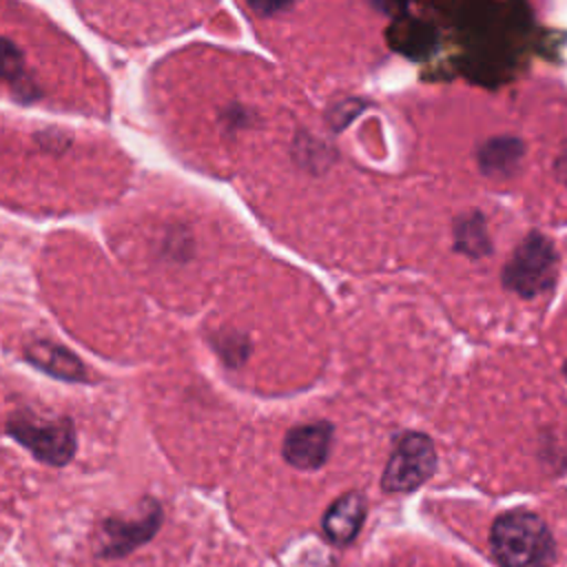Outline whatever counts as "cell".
<instances>
[{"label":"cell","instance_id":"30bf717a","mask_svg":"<svg viewBox=\"0 0 567 567\" xmlns=\"http://www.w3.org/2000/svg\"><path fill=\"white\" fill-rule=\"evenodd\" d=\"M20 78H22V53L13 42H9L7 38H0V80L18 82Z\"/></svg>","mask_w":567,"mask_h":567},{"label":"cell","instance_id":"4fadbf2b","mask_svg":"<svg viewBox=\"0 0 567 567\" xmlns=\"http://www.w3.org/2000/svg\"><path fill=\"white\" fill-rule=\"evenodd\" d=\"M565 372H567V365H565Z\"/></svg>","mask_w":567,"mask_h":567},{"label":"cell","instance_id":"5b68a950","mask_svg":"<svg viewBox=\"0 0 567 567\" xmlns=\"http://www.w3.org/2000/svg\"><path fill=\"white\" fill-rule=\"evenodd\" d=\"M434 467V452L430 443L419 434L403 436L385 467L383 474V487L390 492H405L414 489L419 483H423Z\"/></svg>","mask_w":567,"mask_h":567},{"label":"cell","instance_id":"52a82bcc","mask_svg":"<svg viewBox=\"0 0 567 567\" xmlns=\"http://www.w3.org/2000/svg\"><path fill=\"white\" fill-rule=\"evenodd\" d=\"M365 518V498L359 492L339 496L323 514L321 529L334 545H348L357 538Z\"/></svg>","mask_w":567,"mask_h":567},{"label":"cell","instance_id":"8fae6325","mask_svg":"<svg viewBox=\"0 0 567 567\" xmlns=\"http://www.w3.org/2000/svg\"><path fill=\"white\" fill-rule=\"evenodd\" d=\"M470 233H465V230H461L458 228V246L461 248H465L467 246V241H472L474 244V252L478 250L481 252V246L478 244H485L487 241V237H485V233H483V221H481V217H474L472 221H470Z\"/></svg>","mask_w":567,"mask_h":567},{"label":"cell","instance_id":"6da1fadb","mask_svg":"<svg viewBox=\"0 0 567 567\" xmlns=\"http://www.w3.org/2000/svg\"><path fill=\"white\" fill-rule=\"evenodd\" d=\"M489 545L501 567H547L554 560L549 525L525 509L501 514L492 525Z\"/></svg>","mask_w":567,"mask_h":567},{"label":"cell","instance_id":"7c38bea8","mask_svg":"<svg viewBox=\"0 0 567 567\" xmlns=\"http://www.w3.org/2000/svg\"><path fill=\"white\" fill-rule=\"evenodd\" d=\"M246 2H248V7H250L255 13H259V16H270V13L279 11V9L290 7V4L297 2V0H246Z\"/></svg>","mask_w":567,"mask_h":567},{"label":"cell","instance_id":"277c9868","mask_svg":"<svg viewBox=\"0 0 567 567\" xmlns=\"http://www.w3.org/2000/svg\"><path fill=\"white\" fill-rule=\"evenodd\" d=\"M556 270V255L543 235H529L512 255L505 266V284L523 295L534 297L551 288Z\"/></svg>","mask_w":567,"mask_h":567},{"label":"cell","instance_id":"7a4b0ae2","mask_svg":"<svg viewBox=\"0 0 567 567\" xmlns=\"http://www.w3.org/2000/svg\"><path fill=\"white\" fill-rule=\"evenodd\" d=\"M7 434L49 465H66L75 454V427L66 416L38 419L31 412H16L7 421Z\"/></svg>","mask_w":567,"mask_h":567},{"label":"cell","instance_id":"ba28073f","mask_svg":"<svg viewBox=\"0 0 567 567\" xmlns=\"http://www.w3.org/2000/svg\"><path fill=\"white\" fill-rule=\"evenodd\" d=\"M27 359L51 377L64 381H84L86 372L82 361L66 348L51 341H33L27 346Z\"/></svg>","mask_w":567,"mask_h":567},{"label":"cell","instance_id":"9c48e42d","mask_svg":"<svg viewBox=\"0 0 567 567\" xmlns=\"http://www.w3.org/2000/svg\"><path fill=\"white\" fill-rule=\"evenodd\" d=\"M520 155V144L514 140H494L489 146H485L481 159L485 171L501 173L507 166H514L516 157Z\"/></svg>","mask_w":567,"mask_h":567},{"label":"cell","instance_id":"8992f818","mask_svg":"<svg viewBox=\"0 0 567 567\" xmlns=\"http://www.w3.org/2000/svg\"><path fill=\"white\" fill-rule=\"evenodd\" d=\"M332 447V425L326 421L303 423L286 432L281 454L284 458L299 470L321 467Z\"/></svg>","mask_w":567,"mask_h":567},{"label":"cell","instance_id":"3957f363","mask_svg":"<svg viewBox=\"0 0 567 567\" xmlns=\"http://www.w3.org/2000/svg\"><path fill=\"white\" fill-rule=\"evenodd\" d=\"M164 520L162 507L155 498L142 501V512L135 518L128 516H109L102 520L97 532L100 558H122L151 540Z\"/></svg>","mask_w":567,"mask_h":567}]
</instances>
